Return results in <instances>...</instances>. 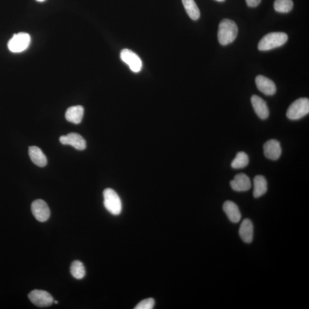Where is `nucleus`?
Masks as SVG:
<instances>
[{
    "label": "nucleus",
    "instance_id": "393cba45",
    "mask_svg": "<svg viewBox=\"0 0 309 309\" xmlns=\"http://www.w3.org/2000/svg\"><path fill=\"white\" fill-rule=\"evenodd\" d=\"M36 1L38 2H44L45 0H36Z\"/></svg>",
    "mask_w": 309,
    "mask_h": 309
},
{
    "label": "nucleus",
    "instance_id": "9d476101",
    "mask_svg": "<svg viewBox=\"0 0 309 309\" xmlns=\"http://www.w3.org/2000/svg\"><path fill=\"white\" fill-rule=\"evenodd\" d=\"M264 153L265 156L268 159L278 160L282 154L280 143L275 139H271L266 142L264 146Z\"/></svg>",
    "mask_w": 309,
    "mask_h": 309
},
{
    "label": "nucleus",
    "instance_id": "412c9836",
    "mask_svg": "<svg viewBox=\"0 0 309 309\" xmlns=\"http://www.w3.org/2000/svg\"><path fill=\"white\" fill-rule=\"evenodd\" d=\"M72 276L77 280H82L86 276V269L82 262L75 261L71 266Z\"/></svg>",
    "mask_w": 309,
    "mask_h": 309
},
{
    "label": "nucleus",
    "instance_id": "f03ea898",
    "mask_svg": "<svg viewBox=\"0 0 309 309\" xmlns=\"http://www.w3.org/2000/svg\"><path fill=\"white\" fill-rule=\"evenodd\" d=\"M288 36L284 32L270 33L262 38L258 48L260 51H269L283 45L287 42Z\"/></svg>",
    "mask_w": 309,
    "mask_h": 309
},
{
    "label": "nucleus",
    "instance_id": "2eb2a0df",
    "mask_svg": "<svg viewBox=\"0 0 309 309\" xmlns=\"http://www.w3.org/2000/svg\"><path fill=\"white\" fill-rule=\"evenodd\" d=\"M239 236L246 243H250L253 240L254 226L251 220L245 219L241 223L239 230Z\"/></svg>",
    "mask_w": 309,
    "mask_h": 309
},
{
    "label": "nucleus",
    "instance_id": "4be33fe9",
    "mask_svg": "<svg viewBox=\"0 0 309 309\" xmlns=\"http://www.w3.org/2000/svg\"><path fill=\"white\" fill-rule=\"evenodd\" d=\"M294 3L292 0H275L274 3V9L277 12L288 13L293 7Z\"/></svg>",
    "mask_w": 309,
    "mask_h": 309
},
{
    "label": "nucleus",
    "instance_id": "4468645a",
    "mask_svg": "<svg viewBox=\"0 0 309 309\" xmlns=\"http://www.w3.org/2000/svg\"><path fill=\"white\" fill-rule=\"evenodd\" d=\"M223 209L231 222L237 223L241 221V212L234 202L231 200L226 201L223 204Z\"/></svg>",
    "mask_w": 309,
    "mask_h": 309
},
{
    "label": "nucleus",
    "instance_id": "20e7f679",
    "mask_svg": "<svg viewBox=\"0 0 309 309\" xmlns=\"http://www.w3.org/2000/svg\"><path fill=\"white\" fill-rule=\"evenodd\" d=\"M309 113V100L308 98H300L294 102L289 107L287 116L292 121H297Z\"/></svg>",
    "mask_w": 309,
    "mask_h": 309
},
{
    "label": "nucleus",
    "instance_id": "39448f33",
    "mask_svg": "<svg viewBox=\"0 0 309 309\" xmlns=\"http://www.w3.org/2000/svg\"><path fill=\"white\" fill-rule=\"evenodd\" d=\"M31 38L29 34L25 32L15 34L9 41L7 47L13 53L24 52L29 47Z\"/></svg>",
    "mask_w": 309,
    "mask_h": 309
},
{
    "label": "nucleus",
    "instance_id": "1a4fd4ad",
    "mask_svg": "<svg viewBox=\"0 0 309 309\" xmlns=\"http://www.w3.org/2000/svg\"><path fill=\"white\" fill-rule=\"evenodd\" d=\"M60 142L63 145H70L77 150H84L86 148V142L80 135L71 133L66 136H61Z\"/></svg>",
    "mask_w": 309,
    "mask_h": 309
},
{
    "label": "nucleus",
    "instance_id": "f8f14e48",
    "mask_svg": "<svg viewBox=\"0 0 309 309\" xmlns=\"http://www.w3.org/2000/svg\"><path fill=\"white\" fill-rule=\"evenodd\" d=\"M256 83L259 90L266 95L276 94L277 88L275 83L264 76L258 75L256 78Z\"/></svg>",
    "mask_w": 309,
    "mask_h": 309
},
{
    "label": "nucleus",
    "instance_id": "aec40b11",
    "mask_svg": "<svg viewBox=\"0 0 309 309\" xmlns=\"http://www.w3.org/2000/svg\"><path fill=\"white\" fill-rule=\"evenodd\" d=\"M249 162V156L243 152L237 153L234 159L231 162L232 168L235 169H241L246 167Z\"/></svg>",
    "mask_w": 309,
    "mask_h": 309
},
{
    "label": "nucleus",
    "instance_id": "bb28decb",
    "mask_svg": "<svg viewBox=\"0 0 309 309\" xmlns=\"http://www.w3.org/2000/svg\"><path fill=\"white\" fill-rule=\"evenodd\" d=\"M53 302H54V303H55L56 304H58V302L56 301H53Z\"/></svg>",
    "mask_w": 309,
    "mask_h": 309
},
{
    "label": "nucleus",
    "instance_id": "f3484780",
    "mask_svg": "<svg viewBox=\"0 0 309 309\" xmlns=\"http://www.w3.org/2000/svg\"><path fill=\"white\" fill-rule=\"evenodd\" d=\"M84 108L81 106L69 107L65 113V118L69 122L76 125L82 122L84 116Z\"/></svg>",
    "mask_w": 309,
    "mask_h": 309
},
{
    "label": "nucleus",
    "instance_id": "5701e85b",
    "mask_svg": "<svg viewBox=\"0 0 309 309\" xmlns=\"http://www.w3.org/2000/svg\"><path fill=\"white\" fill-rule=\"evenodd\" d=\"M154 306V300L152 298H149L141 301L139 303L135 309H152Z\"/></svg>",
    "mask_w": 309,
    "mask_h": 309
},
{
    "label": "nucleus",
    "instance_id": "dca6fc26",
    "mask_svg": "<svg viewBox=\"0 0 309 309\" xmlns=\"http://www.w3.org/2000/svg\"><path fill=\"white\" fill-rule=\"evenodd\" d=\"M29 155L33 163L38 167H43L47 164V159L41 150L36 146L29 148Z\"/></svg>",
    "mask_w": 309,
    "mask_h": 309
},
{
    "label": "nucleus",
    "instance_id": "9b49d317",
    "mask_svg": "<svg viewBox=\"0 0 309 309\" xmlns=\"http://www.w3.org/2000/svg\"><path fill=\"white\" fill-rule=\"evenodd\" d=\"M230 184L233 190L238 192L248 191L252 187L249 177L244 173H239L235 175L234 179L230 181Z\"/></svg>",
    "mask_w": 309,
    "mask_h": 309
},
{
    "label": "nucleus",
    "instance_id": "ddd939ff",
    "mask_svg": "<svg viewBox=\"0 0 309 309\" xmlns=\"http://www.w3.org/2000/svg\"><path fill=\"white\" fill-rule=\"evenodd\" d=\"M255 113L262 120L268 119L269 117V110L267 104L260 96L253 95L251 98Z\"/></svg>",
    "mask_w": 309,
    "mask_h": 309
},
{
    "label": "nucleus",
    "instance_id": "6ab92c4d",
    "mask_svg": "<svg viewBox=\"0 0 309 309\" xmlns=\"http://www.w3.org/2000/svg\"><path fill=\"white\" fill-rule=\"evenodd\" d=\"M185 11L192 20H197L200 17V10L194 0H182Z\"/></svg>",
    "mask_w": 309,
    "mask_h": 309
},
{
    "label": "nucleus",
    "instance_id": "6e6552de",
    "mask_svg": "<svg viewBox=\"0 0 309 309\" xmlns=\"http://www.w3.org/2000/svg\"><path fill=\"white\" fill-rule=\"evenodd\" d=\"M33 216L37 221L44 222L49 218L50 210L47 204L41 199L34 200L31 206Z\"/></svg>",
    "mask_w": 309,
    "mask_h": 309
},
{
    "label": "nucleus",
    "instance_id": "b1692460",
    "mask_svg": "<svg viewBox=\"0 0 309 309\" xmlns=\"http://www.w3.org/2000/svg\"><path fill=\"white\" fill-rule=\"evenodd\" d=\"M246 2L250 7H256L260 4L261 0H246Z\"/></svg>",
    "mask_w": 309,
    "mask_h": 309
},
{
    "label": "nucleus",
    "instance_id": "423d86ee",
    "mask_svg": "<svg viewBox=\"0 0 309 309\" xmlns=\"http://www.w3.org/2000/svg\"><path fill=\"white\" fill-rule=\"evenodd\" d=\"M121 59L129 65L131 71L138 73L142 70V61L137 54L128 49H123L121 52Z\"/></svg>",
    "mask_w": 309,
    "mask_h": 309
},
{
    "label": "nucleus",
    "instance_id": "7ed1b4c3",
    "mask_svg": "<svg viewBox=\"0 0 309 309\" xmlns=\"http://www.w3.org/2000/svg\"><path fill=\"white\" fill-rule=\"evenodd\" d=\"M104 205L108 211L114 215H118L122 210V201L113 189L107 188L103 192Z\"/></svg>",
    "mask_w": 309,
    "mask_h": 309
},
{
    "label": "nucleus",
    "instance_id": "f257e3e1",
    "mask_svg": "<svg viewBox=\"0 0 309 309\" xmlns=\"http://www.w3.org/2000/svg\"><path fill=\"white\" fill-rule=\"evenodd\" d=\"M238 32V27L234 21L224 19L219 25L218 38L219 43L222 45L231 43L236 38Z\"/></svg>",
    "mask_w": 309,
    "mask_h": 309
},
{
    "label": "nucleus",
    "instance_id": "0eeeda50",
    "mask_svg": "<svg viewBox=\"0 0 309 309\" xmlns=\"http://www.w3.org/2000/svg\"><path fill=\"white\" fill-rule=\"evenodd\" d=\"M28 298L34 305L40 308L51 306L54 301L52 296L49 293L41 290H34L31 292Z\"/></svg>",
    "mask_w": 309,
    "mask_h": 309
},
{
    "label": "nucleus",
    "instance_id": "a878e982",
    "mask_svg": "<svg viewBox=\"0 0 309 309\" xmlns=\"http://www.w3.org/2000/svg\"><path fill=\"white\" fill-rule=\"evenodd\" d=\"M216 1H219V2H222L225 1V0H216Z\"/></svg>",
    "mask_w": 309,
    "mask_h": 309
},
{
    "label": "nucleus",
    "instance_id": "a211bd4d",
    "mask_svg": "<svg viewBox=\"0 0 309 309\" xmlns=\"http://www.w3.org/2000/svg\"><path fill=\"white\" fill-rule=\"evenodd\" d=\"M253 196L258 198L266 194L268 191V182L265 177L262 175H257L254 179Z\"/></svg>",
    "mask_w": 309,
    "mask_h": 309
}]
</instances>
